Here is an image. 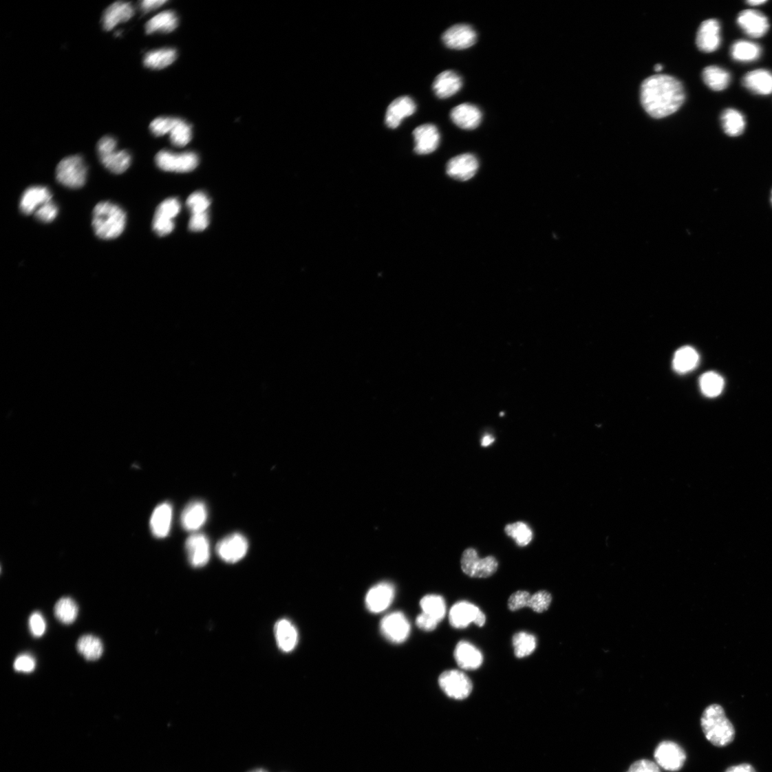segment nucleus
Wrapping results in <instances>:
<instances>
[{"mask_svg": "<svg viewBox=\"0 0 772 772\" xmlns=\"http://www.w3.org/2000/svg\"><path fill=\"white\" fill-rule=\"evenodd\" d=\"M685 100L682 83L672 76L656 75L646 79L641 85V104L652 118H663L674 114Z\"/></svg>", "mask_w": 772, "mask_h": 772, "instance_id": "nucleus-1", "label": "nucleus"}, {"mask_svg": "<svg viewBox=\"0 0 772 772\" xmlns=\"http://www.w3.org/2000/svg\"><path fill=\"white\" fill-rule=\"evenodd\" d=\"M701 727L707 740L714 746L725 747L736 736L733 724L727 718L724 708L718 704L707 707L702 716Z\"/></svg>", "mask_w": 772, "mask_h": 772, "instance_id": "nucleus-2", "label": "nucleus"}, {"mask_svg": "<svg viewBox=\"0 0 772 772\" xmlns=\"http://www.w3.org/2000/svg\"><path fill=\"white\" fill-rule=\"evenodd\" d=\"M126 215L118 206L102 202L98 204L93 215V227L97 236L103 240H111L119 237L125 230Z\"/></svg>", "mask_w": 772, "mask_h": 772, "instance_id": "nucleus-3", "label": "nucleus"}, {"mask_svg": "<svg viewBox=\"0 0 772 772\" xmlns=\"http://www.w3.org/2000/svg\"><path fill=\"white\" fill-rule=\"evenodd\" d=\"M116 149L117 142L112 137H104L98 142V152L104 167L110 172L121 174L130 167L131 156L125 151Z\"/></svg>", "mask_w": 772, "mask_h": 772, "instance_id": "nucleus-4", "label": "nucleus"}, {"mask_svg": "<svg viewBox=\"0 0 772 772\" xmlns=\"http://www.w3.org/2000/svg\"><path fill=\"white\" fill-rule=\"evenodd\" d=\"M56 178L65 187L82 188L87 178V167L83 159L79 156H73L62 160L56 169Z\"/></svg>", "mask_w": 772, "mask_h": 772, "instance_id": "nucleus-5", "label": "nucleus"}, {"mask_svg": "<svg viewBox=\"0 0 772 772\" xmlns=\"http://www.w3.org/2000/svg\"><path fill=\"white\" fill-rule=\"evenodd\" d=\"M438 684L448 696L457 700H465L473 690L470 678L458 670H449L441 674L438 678Z\"/></svg>", "mask_w": 772, "mask_h": 772, "instance_id": "nucleus-6", "label": "nucleus"}, {"mask_svg": "<svg viewBox=\"0 0 772 772\" xmlns=\"http://www.w3.org/2000/svg\"><path fill=\"white\" fill-rule=\"evenodd\" d=\"M462 571L472 578H488L497 571L498 561L493 557L480 559L474 548H467L463 553Z\"/></svg>", "mask_w": 772, "mask_h": 772, "instance_id": "nucleus-7", "label": "nucleus"}, {"mask_svg": "<svg viewBox=\"0 0 772 772\" xmlns=\"http://www.w3.org/2000/svg\"><path fill=\"white\" fill-rule=\"evenodd\" d=\"M449 618L450 624L455 629H465L471 623L482 628L486 620L484 612L478 606L468 601L455 603L449 612Z\"/></svg>", "mask_w": 772, "mask_h": 772, "instance_id": "nucleus-8", "label": "nucleus"}, {"mask_svg": "<svg viewBox=\"0 0 772 772\" xmlns=\"http://www.w3.org/2000/svg\"><path fill=\"white\" fill-rule=\"evenodd\" d=\"M654 757L658 766L669 771L681 770L687 760L685 749L672 741H664L655 749Z\"/></svg>", "mask_w": 772, "mask_h": 772, "instance_id": "nucleus-9", "label": "nucleus"}, {"mask_svg": "<svg viewBox=\"0 0 772 772\" xmlns=\"http://www.w3.org/2000/svg\"><path fill=\"white\" fill-rule=\"evenodd\" d=\"M156 162L158 167L164 171L188 173L196 169L198 158L193 153L176 154L162 151L157 154Z\"/></svg>", "mask_w": 772, "mask_h": 772, "instance_id": "nucleus-10", "label": "nucleus"}, {"mask_svg": "<svg viewBox=\"0 0 772 772\" xmlns=\"http://www.w3.org/2000/svg\"><path fill=\"white\" fill-rule=\"evenodd\" d=\"M380 628L384 637L394 643L405 641L411 632L410 623L401 612H393L385 616L380 622Z\"/></svg>", "mask_w": 772, "mask_h": 772, "instance_id": "nucleus-11", "label": "nucleus"}, {"mask_svg": "<svg viewBox=\"0 0 772 772\" xmlns=\"http://www.w3.org/2000/svg\"><path fill=\"white\" fill-rule=\"evenodd\" d=\"M248 550V542L247 539L237 533L219 541L216 546L218 557L229 564H235L243 559L246 557Z\"/></svg>", "mask_w": 772, "mask_h": 772, "instance_id": "nucleus-12", "label": "nucleus"}, {"mask_svg": "<svg viewBox=\"0 0 772 772\" xmlns=\"http://www.w3.org/2000/svg\"><path fill=\"white\" fill-rule=\"evenodd\" d=\"M395 597L394 586L381 582L372 588L365 597V605L372 613L378 614L387 610Z\"/></svg>", "mask_w": 772, "mask_h": 772, "instance_id": "nucleus-13", "label": "nucleus"}, {"mask_svg": "<svg viewBox=\"0 0 772 772\" xmlns=\"http://www.w3.org/2000/svg\"><path fill=\"white\" fill-rule=\"evenodd\" d=\"M442 41L450 49L465 50L476 43L477 34L470 25L459 24L449 28L443 34Z\"/></svg>", "mask_w": 772, "mask_h": 772, "instance_id": "nucleus-14", "label": "nucleus"}, {"mask_svg": "<svg viewBox=\"0 0 772 772\" xmlns=\"http://www.w3.org/2000/svg\"><path fill=\"white\" fill-rule=\"evenodd\" d=\"M738 23L753 39L762 38L769 29L767 17L758 10H746L741 12L738 17Z\"/></svg>", "mask_w": 772, "mask_h": 772, "instance_id": "nucleus-15", "label": "nucleus"}, {"mask_svg": "<svg viewBox=\"0 0 772 772\" xmlns=\"http://www.w3.org/2000/svg\"><path fill=\"white\" fill-rule=\"evenodd\" d=\"M415 147L414 151L418 155H428L433 153L439 146L440 136L438 128L432 124L422 125L416 127L413 133Z\"/></svg>", "mask_w": 772, "mask_h": 772, "instance_id": "nucleus-16", "label": "nucleus"}, {"mask_svg": "<svg viewBox=\"0 0 772 772\" xmlns=\"http://www.w3.org/2000/svg\"><path fill=\"white\" fill-rule=\"evenodd\" d=\"M720 44L721 27L719 21L715 19L704 21L697 32L698 48L705 52H712L718 50Z\"/></svg>", "mask_w": 772, "mask_h": 772, "instance_id": "nucleus-17", "label": "nucleus"}, {"mask_svg": "<svg viewBox=\"0 0 772 772\" xmlns=\"http://www.w3.org/2000/svg\"><path fill=\"white\" fill-rule=\"evenodd\" d=\"M186 549L189 561L194 567H203L210 560V542L203 534H194L189 537L186 543Z\"/></svg>", "mask_w": 772, "mask_h": 772, "instance_id": "nucleus-18", "label": "nucleus"}, {"mask_svg": "<svg viewBox=\"0 0 772 772\" xmlns=\"http://www.w3.org/2000/svg\"><path fill=\"white\" fill-rule=\"evenodd\" d=\"M479 169V161L472 154L458 156L447 164V174L455 180L467 181L472 178Z\"/></svg>", "mask_w": 772, "mask_h": 772, "instance_id": "nucleus-19", "label": "nucleus"}, {"mask_svg": "<svg viewBox=\"0 0 772 772\" xmlns=\"http://www.w3.org/2000/svg\"><path fill=\"white\" fill-rule=\"evenodd\" d=\"M416 105L412 98L402 96L394 100L385 113V122L389 128L396 129L401 122L414 114Z\"/></svg>", "mask_w": 772, "mask_h": 772, "instance_id": "nucleus-20", "label": "nucleus"}, {"mask_svg": "<svg viewBox=\"0 0 772 772\" xmlns=\"http://www.w3.org/2000/svg\"><path fill=\"white\" fill-rule=\"evenodd\" d=\"M453 656L458 666L462 669L475 670L483 664L484 656L481 651L466 641L458 643Z\"/></svg>", "mask_w": 772, "mask_h": 772, "instance_id": "nucleus-21", "label": "nucleus"}, {"mask_svg": "<svg viewBox=\"0 0 772 772\" xmlns=\"http://www.w3.org/2000/svg\"><path fill=\"white\" fill-rule=\"evenodd\" d=\"M451 118L458 127L464 130H473L480 125L482 114L479 107L471 104L464 103L451 110Z\"/></svg>", "mask_w": 772, "mask_h": 772, "instance_id": "nucleus-22", "label": "nucleus"}, {"mask_svg": "<svg viewBox=\"0 0 772 772\" xmlns=\"http://www.w3.org/2000/svg\"><path fill=\"white\" fill-rule=\"evenodd\" d=\"M462 79L456 72L447 70L440 73L436 78L433 89L438 98L446 99L456 94L462 89Z\"/></svg>", "mask_w": 772, "mask_h": 772, "instance_id": "nucleus-23", "label": "nucleus"}, {"mask_svg": "<svg viewBox=\"0 0 772 772\" xmlns=\"http://www.w3.org/2000/svg\"><path fill=\"white\" fill-rule=\"evenodd\" d=\"M208 510L206 504L200 501L190 503L181 515V524L188 531H196L203 526L207 520Z\"/></svg>", "mask_w": 772, "mask_h": 772, "instance_id": "nucleus-24", "label": "nucleus"}, {"mask_svg": "<svg viewBox=\"0 0 772 772\" xmlns=\"http://www.w3.org/2000/svg\"><path fill=\"white\" fill-rule=\"evenodd\" d=\"M51 200L52 194L47 188L30 187L24 192L21 200L20 208L24 214L31 215Z\"/></svg>", "mask_w": 772, "mask_h": 772, "instance_id": "nucleus-25", "label": "nucleus"}, {"mask_svg": "<svg viewBox=\"0 0 772 772\" xmlns=\"http://www.w3.org/2000/svg\"><path fill=\"white\" fill-rule=\"evenodd\" d=\"M743 85L752 93L768 96L772 94V73L759 69L747 73L742 81Z\"/></svg>", "mask_w": 772, "mask_h": 772, "instance_id": "nucleus-26", "label": "nucleus"}, {"mask_svg": "<svg viewBox=\"0 0 772 772\" xmlns=\"http://www.w3.org/2000/svg\"><path fill=\"white\" fill-rule=\"evenodd\" d=\"M173 508L169 503H163L154 510L151 519V528L153 535L159 539L167 537L171 531Z\"/></svg>", "mask_w": 772, "mask_h": 772, "instance_id": "nucleus-27", "label": "nucleus"}, {"mask_svg": "<svg viewBox=\"0 0 772 772\" xmlns=\"http://www.w3.org/2000/svg\"><path fill=\"white\" fill-rule=\"evenodd\" d=\"M134 12V9L130 3H114L104 12L103 17L104 29L107 31L112 30L118 24L130 20Z\"/></svg>", "mask_w": 772, "mask_h": 772, "instance_id": "nucleus-28", "label": "nucleus"}, {"mask_svg": "<svg viewBox=\"0 0 772 772\" xmlns=\"http://www.w3.org/2000/svg\"><path fill=\"white\" fill-rule=\"evenodd\" d=\"M275 634L277 645L283 652H290L297 647L298 632L288 619H281L275 624Z\"/></svg>", "mask_w": 772, "mask_h": 772, "instance_id": "nucleus-29", "label": "nucleus"}, {"mask_svg": "<svg viewBox=\"0 0 772 772\" xmlns=\"http://www.w3.org/2000/svg\"><path fill=\"white\" fill-rule=\"evenodd\" d=\"M178 25V19L176 14L172 11H164L147 23L145 31L149 34L158 32L169 33L175 30Z\"/></svg>", "mask_w": 772, "mask_h": 772, "instance_id": "nucleus-30", "label": "nucleus"}, {"mask_svg": "<svg viewBox=\"0 0 772 772\" xmlns=\"http://www.w3.org/2000/svg\"><path fill=\"white\" fill-rule=\"evenodd\" d=\"M725 133L731 137L741 136L746 127L744 116L738 110L729 108L725 110L721 117Z\"/></svg>", "mask_w": 772, "mask_h": 772, "instance_id": "nucleus-31", "label": "nucleus"}, {"mask_svg": "<svg viewBox=\"0 0 772 772\" xmlns=\"http://www.w3.org/2000/svg\"><path fill=\"white\" fill-rule=\"evenodd\" d=\"M700 356L691 347L685 346L678 349L674 355L673 367L674 370L679 374H686L695 369L697 366Z\"/></svg>", "mask_w": 772, "mask_h": 772, "instance_id": "nucleus-32", "label": "nucleus"}, {"mask_svg": "<svg viewBox=\"0 0 772 772\" xmlns=\"http://www.w3.org/2000/svg\"><path fill=\"white\" fill-rule=\"evenodd\" d=\"M705 83L714 91H722L728 87L731 76L728 71L718 66H709L703 73Z\"/></svg>", "mask_w": 772, "mask_h": 772, "instance_id": "nucleus-33", "label": "nucleus"}, {"mask_svg": "<svg viewBox=\"0 0 772 772\" xmlns=\"http://www.w3.org/2000/svg\"><path fill=\"white\" fill-rule=\"evenodd\" d=\"M762 53L760 47L752 42L740 41L731 46V54L733 60L741 63H750L760 58Z\"/></svg>", "mask_w": 772, "mask_h": 772, "instance_id": "nucleus-34", "label": "nucleus"}, {"mask_svg": "<svg viewBox=\"0 0 772 772\" xmlns=\"http://www.w3.org/2000/svg\"><path fill=\"white\" fill-rule=\"evenodd\" d=\"M77 650L87 661L99 659L104 651L102 641L98 637L90 634L84 635L79 639Z\"/></svg>", "mask_w": 772, "mask_h": 772, "instance_id": "nucleus-35", "label": "nucleus"}, {"mask_svg": "<svg viewBox=\"0 0 772 772\" xmlns=\"http://www.w3.org/2000/svg\"><path fill=\"white\" fill-rule=\"evenodd\" d=\"M176 58L177 52L175 50L160 49L147 53L144 65L153 69H161L173 64Z\"/></svg>", "mask_w": 772, "mask_h": 772, "instance_id": "nucleus-36", "label": "nucleus"}, {"mask_svg": "<svg viewBox=\"0 0 772 772\" xmlns=\"http://www.w3.org/2000/svg\"><path fill=\"white\" fill-rule=\"evenodd\" d=\"M422 612L428 614L438 623L447 614V605L444 599L439 595L429 594L422 597L420 601Z\"/></svg>", "mask_w": 772, "mask_h": 772, "instance_id": "nucleus-37", "label": "nucleus"}, {"mask_svg": "<svg viewBox=\"0 0 772 772\" xmlns=\"http://www.w3.org/2000/svg\"><path fill=\"white\" fill-rule=\"evenodd\" d=\"M79 609L76 602L69 597H63L55 604L54 613L55 617L64 624L75 622L78 616Z\"/></svg>", "mask_w": 772, "mask_h": 772, "instance_id": "nucleus-38", "label": "nucleus"}, {"mask_svg": "<svg viewBox=\"0 0 772 772\" xmlns=\"http://www.w3.org/2000/svg\"><path fill=\"white\" fill-rule=\"evenodd\" d=\"M514 654L519 658L530 656L535 651L537 645L535 636L521 632L515 634L512 639Z\"/></svg>", "mask_w": 772, "mask_h": 772, "instance_id": "nucleus-39", "label": "nucleus"}, {"mask_svg": "<svg viewBox=\"0 0 772 772\" xmlns=\"http://www.w3.org/2000/svg\"><path fill=\"white\" fill-rule=\"evenodd\" d=\"M700 383L703 394L709 398L720 395L725 387L723 378L714 372H708L703 375Z\"/></svg>", "mask_w": 772, "mask_h": 772, "instance_id": "nucleus-40", "label": "nucleus"}, {"mask_svg": "<svg viewBox=\"0 0 772 772\" xmlns=\"http://www.w3.org/2000/svg\"><path fill=\"white\" fill-rule=\"evenodd\" d=\"M506 534L515 540L519 546L528 545L533 539V532L524 522H516L505 527Z\"/></svg>", "mask_w": 772, "mask_h": 772, "instance_id": "nucleus-41", "label": "nucleus"}, {"mask_svg": "<svg viewBox=\"0 0 772 772\" xmlns=\"http://www.w3.org/2000/svg\"><path fill=\"white\" fill-rule=\"evenodd\" d=\"M171 142L178 147L188 144L192 139L191 127L185 121L178 119L170 133Z\"/></svg>", "mask_w": 772, "mask_h": 772, "instance_id": "nucleus-42", "label": "nucleus"}, {"mask_svg": "<svg viewBox=\"0 0 772 772\" xmlns=\"http://www.w3.org/2000/svg\"><path fill=\"white\" fill-rule=\"evenodd\" d=\"M553 597L547 591H539L534 594H530L528 603V608L537 613H543L548 610Z\"/></svg>", "mask_w": 772, "mask_h": 772, "instance_id": "nucleus-43", "label": "nucleus"}, {"mask_svg": "<svg viewBox=\"0 0 772 772\" xmlns=\"http://www.w3.org/2000/svg\"><path fill=\"white\" fill-rule=\"evenodd\" d=\"M180 202L177 199H167L158 206L155 217L173 220L180 213Z\"/></svg>", "mask_w": 772, "mask_h": 772, "instance_id": "nucleus-44", "label": "nucleus"}, {"mask_svg": "<svg viewBox=\"0 0 772 772\" xmlns=\"http://www.w3.org/2000/svg\"><path fill=\"white\" fill-rule=\"evenodd\" d=\"M210 206L211 200L204 193H193L187 200V206L192 214L208 212Z\"/></svg>", "mask_w": 772, "mask_h": 772, "instance_id": "nucleus-45", "label": "nucleus"}, {"mask_svg": "<svg viewBox=\"0 0 772 772\" xmlns=\"http://www.w3.org/2000/svg\"><path fill=\"white\" fill-rule=\"evenodd\" d=\"M178 118H158L155 119L151 124L150 128L151 132L158 137L163 136L168 133L170 134L175 126Z\"/></svg>", "mask_w": 772, "mask_h": 772, "instance_id": "nucleus-46", "label": "nucleus"}, {"mask_svg": "<svg viewBox=\"0 0 772 772\" xmlns=\"http://www.w3.org/2000/svg\"><path fill=\"white\" fill-rule=\"evenodd\" d=\"M58 213V209L57 206L51 200L36 210L34 214L35 217L40 220V222L48 224L53 222L55 217H57Z\"/></svg>", "mask_w": 772, "mask_h": 772, "instance_id": "nucleus-47", "label": "nucleus"}, {"mask_svg": "<svg viewBox=\"0 0 772 772\" xmlns=\"http://www.w3.org/2000/svg\"><path fill=\"white\" fill-rule=\"evenodd\" d=\"M46 628V621L41 613L36 612L31 614L29 619V629L33 636L39 638L43 636Z\"/></svg>", "mask_w": 772, "mask_h": 772, "instance_id": "nucleus-48", "label": "nucleus"}, {"mask_svg": "<svg viewBox=\"0 0 772 772\" xmlns=\"http://www.w3.org/2000/svg\"><path fill=\"white\" fill-rule=\"evenodd\" d=\"M530 594L526 591H518L513 593L509 598L508 606L511 612H517L528 608V603Z\"/></svg>", "mask_w": 772, "mask_h": 772, "instance_id": "nucleus-49", "label": "nucleus"}, {"mask_svg": "<svg viewBox=\"0 0 772 772\" xmlns=\"http://www.w3.org/2000/svg\"><path fill=\"white\" fill-rule=\"evenodd\" d=\"M36 667L34 658L30 654L18 656L14 663V669L17 672L31 673Z\"/></svg>", "mask_w": 772, "mask_h": 772, "instance_id": "nucleus-50", "label": "nucleus"}, {"mask_svg": "<svg viewBox=\"0 0 772 772\" xmlns=\"http://www.w3.org/2000/svg\"><path fill=\"white\" fill-rule=\"evenodd\" d=\"M210 223L208 212L192 214L189 228L192 231L200 232L206 230Z\"/></svg>", "mask_w": 772, "mask_h": 772, "instance_id": "nucleus-51", "label": "nucleus"}, {"mask_svg": "<svg viewBox=\"0 0 772 772\" xmlns=\"http://www.w3.org/2000/svg\"><path fill=\"white\" fill-rule=\"evenodd\" d=\"M153 230L160 236L167 235L175 228L173 220L154 217Z\"/></svg>", "mask_w": 772, "mask_h": 772, "instance_id": "nucleus-52", "label": "nucleus"}, {"mask_svg": "<svg viewBox=\"0 0 772 772\" xmlns=\"http://www.w3.org/2000/svg\"><path fill=\"white\" fill-rule=\"evenodd\" d=\"M626 772H661L658 764L649 760H640L634 762Z\"/></svg>", "mask_w": 772, "mask_h": 772, "instance_id": "nucleus-53", "label": "nucleus"}, {"mask_svg": "<svg viewBox=\"0 0 772 772\" xmlns=\"http://www.w3.org/2000/svg\"><path fill=\"white\" fill-rule=\"evenodd\" d=\"M416 623L418 628L426 632L435 630L438 624L436 620L424 612L418 616Z\"/></svg>", "mask_w": 772, "mask_h": 772, "instance_id": "nucleus-54", "label": "nucleus"}, {"mask_svg": "<svg viewBox=\"0 0 772 772\" xmlns=\"http://www.w3.org/2000/svg\"><path fill=\"white\" fill-rule=\"evenodd\" d=\"M165 0H144L141 3V8L144 12L156 10L167 3Z\"/></svg>", "mask_w": 772, "mask_h": 772, "instance_id": "nucleus-55", "label": "nucleus"}, {"mask_svg": "<svg viewBox=\"0 0 772 772\" xmlns=\"http://www.w3.org/2000/svg\"><path fill=\"white\" fill-rule=\"evenodd\" d=\"M725 772H757V771L751 764L744 763L731 766Z\"/></svg>", "mask_w": 772, "mask_h": 772, "instance_id": "nucleus-56", "label": "nucleus"}, {"mask_svg": "<svg viewBox=\"0 0 772 772\" xmlns=\"http://www.w3.org/2000/svg\"><path fill=\"white\" fill-rule=\"evenodd\" d=\"M494 440H495V439L492 436H491V435L485 436L482 438V446L484 447H487L491 445L494 442Z\"/></svg>", "mask_w": 772, "mask_h": 772, "instance_id": "nucleus-57", "label": "nucleus"}, {"mask_svg": "<svg viewBox=\"0 0 772 772\" xmlns=\"http://www.w3.org/2000/svg\"><path fill=\"white\" fill-rule=\"evenodd\" d=\"M766 3V1H765V0H751V1L747 2V3L751 6H758L765 4Z\"/></svg>", "mask_w": 772, "mask_h": 772, "instance_id": "nucleus-58", "label": "nucleus"}, {"mask_svg": "<svg viewBox=\"0 0 772 772\" xmlns=\"http://www.w3.org/2000/svg\"><path fill=\"white\" fill-rule=\"evenodd\" d=\"M663 65H660V64H657V65H655V67H654V69H655V71H656V72H661V70H663Z\"/></svg>", "mask_w": 772, "mask_h": 772, "instance_id": "nucleus-59", "label": "nucleus"}, {"mask_svg": "<svg viewBox=\"0 0 772 772\" xmlns=\"http://www.w3.org/2000/svg\"><path fill=\"white\" fill-rule=\"evenodd\" d=\"M249 772H268V771L264 769H255L252 771H250Z\"/></svg>", "mask_w": 772, "mask_h": 772, "instance_id": "nucleus-60", "label": "nucleus"}]
</instances>
